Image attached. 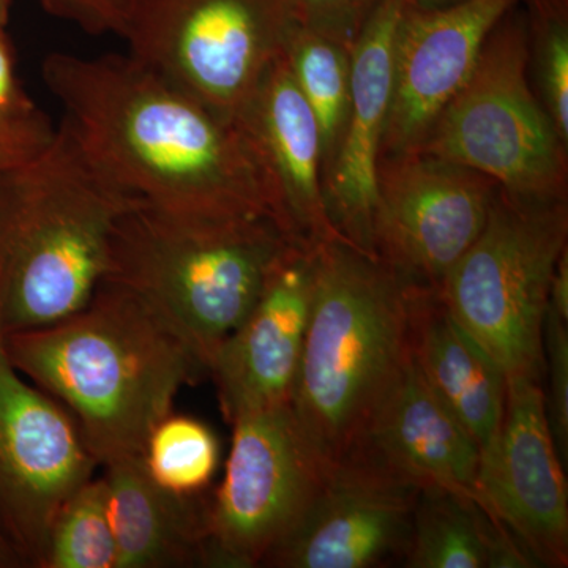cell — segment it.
<instances>
[{"instance_id": "cell-10", "label": "cell", "mask_w": 568, "mask_h": 568, "mask_svg": "<svg viewBox=\"0 0 568 568\" xmlns=\"http://www.w3.org/2000/svg\"><path fill=\"white\" fill-rule=\"evenodd\" d=\"M99 463L69 410L11 364L0 335V537L41 568L63 504Z\"/></svg>"}, {"instance_id": "cell-15", "label": "cell", "mask_w": 568, "mask_h": 568, "mask_svg": "<svg viewBox=\"0 0 568 568\" xmlns=\"http://www.w3.org/2000/svg\"><path fill=\"white\" fill-rule=\"evenodd\" d=\"M521 0L407 6L395 41L394 95L383 155L416 152L437 115L476 69L489 33Z\"/></svg>"}, {"instance_id": "cell-17", "label": "cell", "mask_w": 568, "mask_h": 568, "mask_svg": "<svg viewBox=\"0 0 568 568\" xmlns=\"http://www.w3.org/2000/svg\"><path fill=\"white\" fill-rule=\"evenodd\" d=\"M235 123L263 171L284 233L305 246L349 242L328 215L320 126L283 54L265 73Z\"/></svg>"}, {"instance_id": "cell-3", "label": "cell", "mask_w": 568, "mask_h": 568, "mask_svg": "<svg viewBox=\"0 0 568 568\" xmlns=\"http://www.w3.org/2000/svg\"><path fill=\"white\" fill-rule=\"evenodd\" d=\"M65 123L0 181V335L48 327L88 305L115 223L136 204Z\"/></svg>"}, {"instance_id": "cell-25", "label": "cell", "mask_w": 568, "mask_h": 568, "mask_svg": "<svg viewBox=\"0 0 568 568\" xmlns=\"http://www.w3.org/2000/svg\"><path fill=\"white\" fill-rule=\"evenodd\" d=\"M537 97L568 144V0H521Z\"/></svg>"}, {"instance_id": "cell-4", "label": "cell", "mask_w": 568, "mask_h": 568, "mask_svg": "<svg viewBox=\"0 0 568 568\" xmlns=\"http://www.w3.org/2000/svg\"><path fill=\"white\" fill-rule=\"evenodd\" d=\"M295 245L267 216L215 219L138 201L115 223L102 282L140 298L207 373Z\"/></svg>"}, {"instance_id": "cell-16", "label": "cell", "mask_w": 568, "mask_h": 568, "mask_svg": "<svg viewBox=\"0 0 568 568\" xmlns=\"http://www.w3.org/2000/svg\"><path fill=\"white\" fill-rule=\"evenodd\" d=\"M407 0H379L351 44V102L345 132L324 178L328 215L338 233L373 254L377 174L392 95L395 41Z\"/></svg>"}, {"instance_id": "cell-29", "label": "cell", "mask_w": 568, "mask_h": 568, "mask_svg": "<svg viewBox=\"0 0 568 568\" xmlns=\"http://www.w3.org/2000/svg\"><path fill=\"white\" fill-rule=\"evenodd\" d=\"M26 102L28 99L18 91L10 51L0 33V112L13 110Z\"/></svg>"}, {"instance_id": "cell-28", "label": "cell", "mask_w": 568, "mask_h": 568, "mask_svg": "<svg viewBox=\"0 0 568 568\" xmlns=\"http://www.w3.org/2000/svg\"><path fill=\"white\" fill-rule=\"evenodd\" d=\"M52 10L73 18L89 32L122 36L133 0H44Z\"/></svg>"}, {"instance_id": "cell-21", "label": "cell", "mask_w": 568, "mask_h": 568, "mask_svg": "<svg viewBox=\"0 0 568 568\" xmlns=\"http://www.w3.org/2000/svg\"><path fill=\"white\" fill-rule=\"evenodd\" d=\"M403 562L409 568L537 567L477 497L440 487L420 488Z\"/></svg>"}, {"instance_id": "cell-33", "label": "cell", "mask_w": 568, "mask_h": 568, "mask_svg": "<svg viewBox=\"0 0 568 568\" xmlns=\"http://www.w3.org/2000/svg\"><path fill=\"white\" fill-rule=\"evenodd\" d=\"M9 0H0V21H2L3 14H6V7Z\"/></svg>"}, {"instance_id": "cell-5", "label": "cell", "mask_w": 568, "mask_h": 568, "mask_svg": "<svg viewBox=\"0 0 568 568\" xmlns=\"http://www.w3.org/2000/svg\"><path fill=\"white\" fill-rule=\"evenodd\" d=\"M417 287L349 242L316 246L291 407L328 462L355 446L409 361Z\"/></svg>"}, {"instance_id": "cell-32", "label": "cell", "mask_w": 568, "mask_h": 568, "mask_svg": "<svg viewBox=\"0 0 568 568\" xmlns=\"http://www.w3.org/2000/svg\"><path fill=\"white\" fill-rule=\"evenodd\" d=\"M458 2L462 0H407V6L416 10H439Z\"/></svg>"}, {"instance_id": "cell-8", "label": "cell", "mask_w": 568, "mask_h": 568, "mask_svg": "<svg viewBox=\"0 0 568 568\" xmlns=\"http://www.w3.org/2000/svg\"><path fill=\"white\" fill-rule=\"evenodd\" d=\"M291 24L284 0H133L122 37L134 61L235 123Z\"/></svg>"}, {"instance_id": "cell-7", "label": "cell", "mask_w": 568, "mask_h": 568, "mask_svg": "<svg viewBox=\"0 0 568 568\" xmlns=\"http://www.w3.org/2000/svg\"><path fill=\"white\" fill-rule=\"evenodd\" d=\"M518 6L489 33L476 69L416 152L477 171L517 196L567 200L568 144L530 84Z\"/></svg>"}, {"instance_id": "cell-20", "label": "cell", "mask_w": 568, "mask_h": 568, "mask_svg": "<svg viewBox=\"0 0 568 568\" xmlns=\"http://www.w3.org/2000/svg\"><path fill=\"white\" fill-rule=\"evenodd\" d=\"M119 568L205 567L207 497L160 488L141 457L103 466Z\"/></svg>"}, {"instance_id": "cell-27", "label": "cell", "mask_w": 568, "mask_h": 568, "mask_svg": "<svg viewBox=\"0 0 568 568\" xmlns=\"http://www.w3.org/2000/svg\"><path fill=\"white\" fill-rule=\"evenodd\" d=\"M379 0H284L295 24L353 44Z\"/></svg>"}, {"instance_id": "cell-12", "label": "cell", "mask_w": 568, "mask_h": 568, "mask_svg": "<svg viewBox=\"0 0 568 568\" xmlns=\"http://www.w3.org/2000/svg\"><path fill=\"white\" fill-rule=\"evenodd\" d=\"M420 487L364 447L335 459L263 567L375 568L405 560Z\"/></svg>"}, {"instance_id": "cell-26", "label": "cell", "mask_w": 568, "mask_h": 568, "mask_svg": "<svg viewBox=\"0 0 568 568\" xmlns=\"http://www.w3.org/2000/svg\"><path fill=\"white\" fill-rule=\"evenodd\" d=\"M544 373H547V390L544 388L545 413L549 432L564 465L568 459V321L547 310L544 335Z\"/></svg>"}, {"instance_id": "cell-11", "label": "cell", "mask_w": 568, "mask_h": 568, "mask_svg": "<svg viewBox=\"0 0 568 568\" xmlns=\"http://www.w3.org/2000/svg\"><path fill=\"white\" fill-rule=\"evenodd\" d=\"M497 186L426 153L381 156L373 253L407 282L437 290L484 230Z\"/></svg>"}, {"instance_id": "cell-19", "label": "cell", "mask_w": 568, "mask_h": 568, "mask_svg": "<svg viewBox=\"0 0 568 568\" xmlns=\"http://www.w3.org/2000/svg\"><path fill=\"white\" fill-rule=\"evenodd\" d=\"M410 355L480 450L487 447L503 422L508 377L452 315L436 290L417 287L414 295Z\"/></svg>"}, {"instance_id": "cell-9", "label": "cell", "mask_w": 568, "mask_h": 568, "mask_svg": "<svg viewBox=\"0 0 568 568\" xmlns=\"http://www.w3.org/2000/svg\"><path fill=\"white\" fill-rule=\"evenodd\" d=\"M231 426L224 478L207 499L205 567H263L334 462L310 440L291 405L245 414Z\"/></svg>"}, {"instance_id": "cell-23", "label": "cell", "mask_w": 568, "mask_h": 568, "mask_svg": "<svg viewBox=\"0 0 568 568\" xmlns=\"http://www.w3.org/2000/svg\"><path fill=\"white\" fill-rule=\"evenodd\" d=\"M220 454L219 436L211 426L171 413L152 429L141 458L160 488L178 496H197L212 484Z\"/></svg>"}, {"instance_id": "cell-24", "label": "cell", "mask_w": 568, "mask_h": 568, "mask_svg": "<svg viewBox=\"0 0 568 568\" xmlns=\"http://www.w3.org/2000/svg\"><path fill=\"white\" fill-rule=\"evenodd\" d=\"M41 568H119L102 477H93L63 504L52 523Z\"/></svg>"}, {"instance_id": "cell-22", "label": "cell", "mask_w": 568, "mask_h": 568, "mask_svg": "<svg viewBox=\"0 0 568 568\" xmlns=\"http://www.w3.org/2000/svg\"><path fill=\"white\" fill-rule=\"evenodd\" d=\"M283 58L320 126L325 178L342 142L349 110L351 47L293 21Z\"/></svg>"}, {"instance_id": "cell-30", "label": "cell", "mask_w": 568, "mask_h": 568, "mask_svg": "<svg viewBox=\"0 0 568 568\" xmlns=\"http://www.w3.org/2000/svg\"><path fill=\"white\" fill-rule=\"evenodd\" d=\"M548 308L568 321V248L559 257L549 286Z\"/></svg>"}, {"instance_id": "cell-1", "label": "cell", "mask_w": 568, "mask_h": 568, "mask_svg": "<svg viewBox=\"0 0 568 568\" xmlns=\"http://www.w3.org/2000/svg\"><path fill=\"white\" fill-rule=\"evenodd\" d=\"M41 71L67 129L125 192L163 211L278 223L241 126L132 55L54 52Z\"/></svg>"}, {"instance_id": "cell-31", "label": "cell", "mask_w": 568, "mask_h": 568, "mask_svg": "<svg viewBox=\"0 0 568 568\" xmlns=\"http://www.w3.org/2000/svg\"><path fill=\"white\" fill-rule=\"evenodd\" d=\"M24 567L20 556L13 548L0 537V568H18Z\"/></svg>"}, {"instance_id": "cell-2", "label": "cell", "mask_w": 568, "mask_h": 568, "mask_svg": "<svg viewBox=\"0 0 568 568\" xmlns=\"http://www.w3.org/2000/svg\"><path fill=\"white\" fill-rule=\"evenodd\" d=\"M3 345L14 368L69 410L99 466L141 457L179 392L205 373L140 298L103 282L80 312Z\"/></svg>"}, {"instance_id": "cell-14", "label": "cell", "mask_w": 568, "mask_h": 568, "mask_svg": "<svg viewBox=\"0 0 568 568\" xmlns=\"http://www.w3.org/2000/svg\"><path fill=\"white\" fill-rule=\"evenodd\" d=\"M315 250L295 245L284 256L252 312L213 354L207 375L230 425L291 405L312 308Z\"/></svg>"}, {"instance_id": "cell-6", "label": "cell", "mask_w": 568, "mask_h": 568, "mask_svg": "<svg viewBox=\"0 0 568 568\" xmlns=\"http://www.w3.org/2000/svg\"><path fill=\"white\" fill-rule=\"evenodd\" d=\"M567 248V200H530L497 186L484 230L436 290L508 381L541 383L549 286Z\"/></svg>"}, {"instance_id": "cell-13", "label": "cell", "mask_w": 568, "mask_h": 568, "mask_svg": "<svg viewBox=\"0 0 568 568\" xmlns=\"http://www.w3.org/2000/svg\"><path fill=\"white\" fill-rule=\"evenodd\" d=\"M540 381H508L503 422L480 450L478 500L537 567L568 566V487Z\"/></svg>"}, {"instance_id": "cell-18", "label": "cell", "mask_w": 568, "mask_h": 568, "mask_svg": "<svg viewBox=\"0 0 568 568\" xmlns=\"http://www.w3.org/2000/svg\"><path fill=\"white\" fill-rule=\"evenodd\" d=\"M355 446L372 452L420 488L477 497L480 447L428 386L413 355Z\"/></svg>"}]
</instances>
